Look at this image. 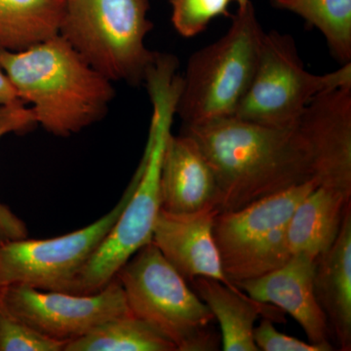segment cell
Returning a JSON list of instances; mask_svg holds the SVG:
<instances>
[{"instance_id":"23","label":"cell","mask_w":351,"mask_h":351,"mask_svg":"<svg viewBox=\"0 0 351 351\" xmlns=\"http://www.w3.org/2000/svg\"><path fill=\"white\" fill-rule=\"evenodd\" d=\"M66 346L15 317L0 302V351H64Z\"/></svg>"},{"instance_id":"3","label":"cell","mask_w":351,"mask_h":351,"mask_svg":"<svg viewBox=\"0 0 351 351\" xmlns=\"http://www.w3.org/2000/svg\"><path fill=\"white\" fill-rule=\"evenodd\" d=\"M152 105L147 145L138 165V180L117 223L76 278L71 294L99 292L141 248L152 241L160 211L161 164L182 90V77L170 66H156L145 82Z\"/></svg>"},{"instance_id":"17","label":"cell","mask_w":351,"mask_h":351,"mask_svg":"<svg viewBox=\"0 0 351 351\" xmlns=\"http://www.w3.org/2000/svg\"><path fill=\"white\" fill-rule=\"evenodd\" d=\"M350 196L336 189L316 186L295 207L289 221L287 242L291 255L314 258L326 252L338 237Z\"/></svg>"},{"instance_id":"24","label":"cell","mask_w":351,"mask_h":351,"mask_svg":"<svg viewBox=\"0 0 351 351\" xmlns=\"http://www.w3.org/2000/svg\"><path fill=\"white\" fill-rule=\"evenodd\" d=\"M254 341L258 350L263 351H331L332 346L304 343L301 339L282 334L276 329L272 320L263 318L254 328Z\"/></svg>"},{"instance_id":"15","label":"cell","mask_w":351,"mask_h":351,"mask_svg":"<svg viewBox=\"0 0 351 351\" xmlns=\"http://www.w3.org/2000/svg\"><path fill=\"white\" fill-rule=\"evenodd\" d=\"M314 294L339 350H351V206L334 243L315 260Z\"/></svg>"},{"instance_id":"11","label":"cell","mask_w":351,"mask_h":351,"mask_svg":"<svg viewBox=\"0 0 351 351\" xmlns=\"http://www.w3.org/2000/svg\"><path fill=\"white\" fill-rule=\"evenodd\" d=\"M297 125L308 147L317 186L351 197V85L318 95Z\"/></svg>"},{"instance_id":"26","label":"cell","mask_w":351,"mask_h":351,"mask_svg":"<svg viewBox=\"0 0 351 351\" xmlns=\"http://www.w3.org/2000/svg\"><path fill=\"white\" fill-rule=\"evenodd\" d=\"M234 1L239 4V8H241V7L246 5L250 0H234Z\"/></svg>"},{"instance_id":"2","label":"cell","mask_w":351,"mask_h":351,"mask_svg":"<svg viewBox=\"0 0 351 351\" xmlns=\"http://www.w3.org/2000/svg\"><path fill=\"white\" fill-rule=\"evenodd\" d=\"M0 68L36 123L68 137L100 121L115 97L114 88L59 34L24 50L0 51Z\"/></svg>"},{"instance_id":"1","label":"cell","mask_w":351,"mask_h":351,"mask_svg":"<svg viewBox=\"0 0 351 351\" xmlns=\"http://www.w3.org/2000/svg\"><path fill=\"white\" fill-rule=\"evenodd\" d=\"M213 171L219 212L237 211L256 201L313 180L311 154L297 124L258 125L232 117L182 126Z\"/></svg>"},{"instance_id":"22","label":"cell","mask_w":351,"mask_h":351,"mask_svg":"<svg viewBox=\"0 0 351 351\" xmlns=\"http://www.w3.org/2000/svg\"><path fill=\"white\" fill-rule=\"evenodd\" d=\"M234 0H170L172 24L184 38H191L205 31L219 16L228 17V5Z\"/></svg>"},{"instance_id":"14","label":"cell","mask_w":351,"mask_h":351,"mask_svg":"<svg viewBox=\"0 0 351 351\" xmlns=\"http://www.w3.org/2000/svg\"><path fill=\"white\" fill-rule=\"evenodd\" d=\"M161 209L193 213L219 206L216 178L193 138L171 134L164 151L159 180Z\"/></svg>"},{"instance_id":"10","label":"cell","mask_w":351,"mask_h":351,"mask_svg":"<svg viewBox=\"0 0 351 351\" xmlns=\"http://www.w3.org/2000/svg\"><path fill=\"white\" fill-rule=\"evenodd\" d=\"M0 302L40 334L66 343L106 321L131 313L117 277L99 292L89 295L6 286L0 288Z\"/></svg>"},{"instance_id":"6","label":"cell","mask_w":351,"mask_h":351,"mask_svg":"<svg viewBox=\"0 0 351 351\" xmlns=\"http://www.w3.org/2000/svg\"><path fill=\"white\" fill-rule=\"evenodd\" d=\"M115 277L131 314L169 339L177 351L218 350L213 313L152 242Z\"/></svg>"},{"instance_id":"12","label":"cell","mask_w":351,"mask_h":351,"mask_svg":"<svg viewBox=\"0 0 351 351\" xmlns=\"http://www.w3.org/2000/svg\"><path fill=\"white\" fill-rule=\"evenodd\" d=\"M314 258L295 254L282 267L234 285L251 299L290 314L309 343L332 346L326 316L314 294Z\"/></svg>"},{"instance_id":"20","label":"cell","mask_w":351,"mask_h":351,"mask_svg":"<svg viewBox=\"0 0 351 351\" xmlns=\"http://www.w3.org/2000/svg\"><path fill=\"white\" fill-rule=\"evenodd\" d=\"M272 5L299 15L326 39L332 56L351 63V0H270Z\"/></svg>"},{"instance_id":"16","label":"cell","mask_w":351,"mask_h":351,"mask_svg":"<svg viewBox=\"0 0 351 351\" xmlns=\"http://www.w3.org/2000/svg\"><path fill=\"white\" fill-rule=\"evenodd\" d=\"M191 283L218 321L225 351H258L254 341L258 318L283 321L276 306L251 299L235 285L228 286L207 277H197Z\"/></svg>"},{"instance_id":"18","label":"cell","mask_w":351,"mask_h":351,"mask_svg":"<svg viewBox=\"0 0 351 351\" xmlns=\"http://www.w3.org/2000/svg\"><path fill=\"white\" fill-rule=\"evenodd\" d=\"M64 0H0V51H20L59 34Z\"/></svg>"},{"instance_id":"9","label":"cell","mask_w":351,"mask_h":351,"mask_svg":"<svg viewBox=\"0 0 351 351\" xmlns=\"http://www.w3.org/2000/svg\"><path fill=\"white\" fill-rule=\"evenodd\" d=\"M134 175L112 211L82 230L49 239H17L0 244V288L25 285L71 292L76 278L105 240L138 184Z\"/></svg>"},{"instance_id":"5","label":"cell","mask_w":351,"mask_h":351,"mask_svg":"<svg viewBox=\"0 0 351 351\" xmlns=\"http://www.w3.org/2000/svg\"><path fill=\"white\" fill-rule=\"evenodd\" d=\"M232 19L223 38L189 58L176 110L182 126L232 117L250 86L265 32L251 1Z\"/></svg>"},{"instance_id":"8","label":"cell","mask_w":351,"mask_h":351,"mask_svg":"<svg viewBox=\"0 0 351 351\" xmlns=\"http://www.w3.org/2000/svg\"><path fill=\"white\" fill-rule=\"evenodd\" d=\"M316 186L311 180L237 211L216 215L214 239L230 283L257 278L287 262L292 256L287 242L289 221Z\"/></svg>"},{"instance_id":"21","label":"cell","mask_w":351,"mask_h":351,"mask_svg":"<svg viewBox=\"0 0 351 351\" xmlns=\"http://www.w3.org/2000/svg\"><path fill=\"white\" fill-rule=\"evenodd\" d=\"M36 124L32 108L25 107L24 103L0 106V138L7 134L24 133ZM27 234L25 221L0 203V244L27 239Z\"/></svg>"},{"instance_id":"19","label":"cell","mask_w":351,"mask_h":351,"mask_svg":"<svg viewBox=\"0 0 351 351\" xmlns=\"http://www.w3.org/2000/svg\"><path fill=\"white\" fill-rule=\"evenodd\" d=\"M64 351H177V348L156 328L129 313L69 341Z\"/></svg>"},{"instance_id":"25","label":"cell","mask_w":351,"mask_h":351,"mask_svg":"<svg viewBox=\"0 0 351 351\" xmlns=\"http://www.w3.org/2000/svg\"><path fill=\"white\" fill-rule=\"evenodd\" d=\"M23 103L8 76L0 68V106Z\"/></svg>"},{"instance_id":"13","label":"cell","mask_w":351,"mask_h":351,"mask_svg":"<svg viewBox=\"0 0 351 351\" xmlns=\"http://www.w3.org/2000/svg\"><path fill=\"white\" fill-rule=\"evenodd\" d=\"M218 213L215 207L182 214L160 208L152 242L186 282L207 277L233 286L223 274L214 239V219Z\"/></svg>"},{"instance_id":"4","label":"cell","mask_w":351,"mask_h":351,"mask_svg":"<svg viewBox=\"0 0 351 351\" xmlns=\"http://www.w3.org/2000/svg\"><path fill=\"white\" fill-rule=\"evenodd\" d=\"M149 0H64L59 34L110 82L144 84L157 52L145 46L154 29Z\"/></svg>"},{"instance_id":"7","label":"cell","mask_w":351,"mask_h":351,"mask_svg":"<svg viewBox=\"0 0 351 351\" xmlns=\"http://www.w3.org/2000/svg\"><path fill=\"white\" fill-rule=\"evenodd\" d=\"M351 85V63L326 75L304 69L294 38L265 32L255 75L234 117L258 125L287 128L297 124L318 95Z\"/></svg>"}]
</instances>
